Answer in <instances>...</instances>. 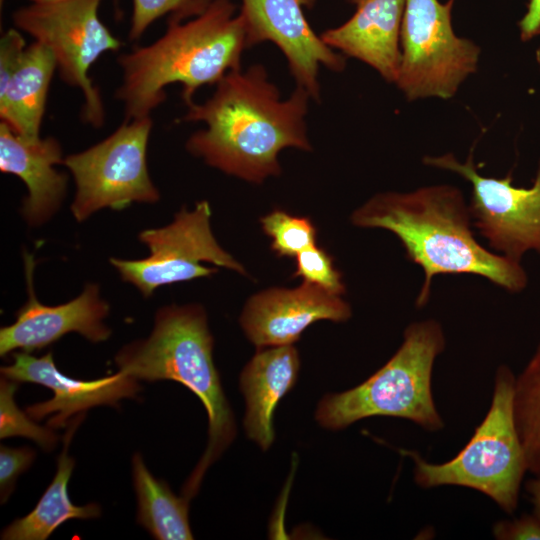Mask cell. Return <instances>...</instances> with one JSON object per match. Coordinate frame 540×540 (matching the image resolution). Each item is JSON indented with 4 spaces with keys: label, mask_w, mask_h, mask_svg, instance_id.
I'll return each instance as SVG.
<instances>
[{
    "label": "cell",
    "mask_w": 540,
    "mask_h": 540,
    "mask_svg": "<svg viewBox=\"0 0 540 540\" xmlns=\"http://www.w3.org/2000/svg\"><path fill=\"white\" fill-rule=\"evenodd\" d=\"M515 377L508 366L497 368L487 414L468 443L449 461L430 463L416 451L399 449L413 461L416 485L422 489L466 487L483 493L507 514L516 510L528 471L513 419Z\"/></svg>",
    "instance_id": "8992f818"
},
{
    "label": "cell",
    "mask_w": 540,
    "mask_h": 540,
    "mask_svg": "<svg viewBox=\"0 0 540 540\" xmlns=\"http://www.w3.org/2000/svg\"><path fill=\"white\" fill-rule=\"evenodd\" d=\"M132 482L136 493L137 522L157 540H191L189 501L175 495L166 481L146 467L142 455L132 457Z\"/></svg>",
    "instance_id": "44dd1931"
},
{
    "label": "cell",
    "mask_w": 540,
    "mask_h": 540,
    "mask_svg": "<svg viewBox=\"0 0 540 540\" xmlns=\"http://www.w3.org/2000/svg\"><path fill=\"white\" fill-rule=\"evenodd\" d=\"M525 490L533 505V514L540 520V477H534L525 483Z\"/></svg>",
    "instance_id": "4dcf8cb0"
},
{
    "label": "cell",
    "mask_w": 540,
    "mask_h": 540,
    "mask_svg": "<svg viewBox=\"0 0 540 540\" xmlns=\"http://www.w3.org/2000/svg\"><path fill=\"white\" fill-rule=\"evenodd\" d=\"M264 233L272 239L271 249L280 257H296L316 245L317 229L307 217L276 209L260 219Z\"/></svg>",
    "instance_id": "cb8c5ba5"
},
{
    "label": "cell",
    "mask_w": 540,
    "mask_h": 540,
    "mask_svg": "<svg viewBox=\"0 0 540 540\" xmlns=\"http://www.w3.org/2000/svg\"><path fill=\"white\" fill-rule=\"evenodd\" d=\"M19 382L1 376L0 379V438L22 436L34 441L44 451L57 445L59 436L53 428L36 424L26 411L15 403L14 395Z\"/></svg>",
    "instance_id": "603a6c76"
},
{
    "label": "cell",
    "mask_w": 540,
    "mask_h": 540,
    "mask_svg": "<svg viewBox=\"0 0 540 540\" xmlns=\"http://www.w3.org/2000/svg\"><path fill=\"white\" fill-rule=\"evenodd\" d=\"M492 533L498 540H540V520L533 513L500 520L494 524Z\"/></svg>",
    "instance_id": "f1b7e54d"
},
{
    "label": "cell",
    "mask_w": 540,
    "mask_h": 540,
    "mask_svg": "<svg viewBox=\"0 0 540 540\" xmlns=\"http://www.w3.org/2000/svg\"><path fill=\"white\" fill-rule=\"evenodd\" d=\"M0 3H1V5H2V3H3V0H0Z\"/></svg>",
    "instance_id": "836d02e7"
},
{
    "label": "cell",
    "mask_w": 540,
    "mask_h": 540,
    "mask_svg": "<svg viewBox=\"0 0 540 540\" xmlns=\"http://www.w3.org/2000/svg\"><path fill=\"white\" fill-rule=\"evenodd\" d=\"M309 93L296 86L286 100L262 65L229 71L203 104L191 102L182 121L204 122L187 150L206 164L252 183L281 173L279 153L312 149L305 117Z\"/></svg>",
    "instance_id": "6da1fadb"
},
{
    "label": "cell",
    "mask_w": 540,
    "mask_h": 540,
    "mask_svg": "<svg viewBox=\"0 0 540 540\" xmlns=\"http://www.w3.org/2000/svg\"><path fill=\"white\" fill-rule=\"evenodd\" d=\"M211 208L207 201L193 210L183 207L174 220L156 229L140 232L139 240L149 249V256L139 260L111 258L121 278L133 284L144 297L165 285L207 277L217 267L246 275V269L215 239L211 226Z\"/></svg>",
    "instance_id": "30bf717a"
},
{
    "label": "cell",
    "mask_w": 540,
    "mask_h": 540,
    "mask_svg": "<svg viewBox=\"0 0 540 540\" xmlns=\"http://www.w3.org/2000/svg\"><path fill=\"white\" fill-rule=\"evenodd\" d=\"M57 68L53 52L40 42L26 47L21 63L0 92V118L15 133L38 139L50 81Z\"/></svg>",
    "instance_id": "d6986e66"
},
{
    "label": "cell",
    "mask_w": 540,
    "mask_h": 540,
    "mask_svg": "<svg viewBox=\"0 0 540 540\" xmlns=\"http://www.w3.org/2000/svg\"><path fill=\"white\" fill-rule=\"evenodd\" d=\"M133 9L129 39H139L146 29L158 18L178 12L190 6L195 0H132Z\"/></svg>",
    "instance_id": "4316f807"
},
{
    "label": "cell",
    "mask_w": 540,
    "mask_h": 540,
    "mask_svg": "<svg viewBox=\"0 0 540 540\" xmlns=\"http://www.w3.org/2000/svg\"><path fill=\"white\" fill-rule=\"evenodd\" d=\"M28 299L16 313V320L0 329V355L20 349L31 353L42 349L69 332H77L93 343L106 341L111 330L103 320L109 313L96 284H88L73 300L57 306L42 304L33 288L35 260L24 254Z\"/></svg>",
    "instance_id": "4fadbf2b"
},
{
    "label": "cell",
    "mask_w": 540,
    "mask_h": 540,
    "mask_svg": "<svg viewBox=\"0 0 540 540\" xmlns=\"http://www.w3.org/2000/svg\"><path fill=\"white\" fill-rule=\"evenodd\" d=\"M213 346L204 308L199 304H173L156 312L148 338L123 346L114 358L118 372L136 380H172L184 385L206 409V449L182 488V495L190 500L198 493L208 468L232 444L237 432L214 365Z\"/></svg>",
    "instance_id": "277c9868"
},
{
    "label": "cell",
    "mask_w": 540,
    "mask_h": 540,
    "mask_svg": "<svg viewBox=\"0 0 540 540\" xmlns=\"http://www.w3.org/2000/svg\"><path fill=\"white\" fill-rule=\"evenodd\" d=\"M397 86L408 100L451 98L477 69L480 48L458 37L450 4L439 0H405Z\"/></svg>",
    "instance_id": "ba28073f"
},
{
    "label": "cell",
    "mask_w": 540,
    "mask_h": 540,
    "mask_svg": "<svg viewBox=\"0 0 540 540\" xmlns=\"http://www.w3.org/2000/svg\"><path fill=\"white\" fill-rule=\"evenodd\" d=\"M12 356L13 363L1 367V376L52 390L51 399L30 405L25 411L34 420L50 416L47 425L53 429L66 427L73 417L92 407H118L122 399L134 398L141 390L138 380L118 371L95 380L73 379L57 369L52 352L35 357L21 351Z\"/></svg>",
    "instance_id": "5bb4252c"
},
{
    "label": "cell",
    "mask_w": 540,
    "mask_h": 540,
    "mask_svg": "<svg viewBox=\"0 0 540 540\" xmlns=\"http://www.w3.org/2000/svg\"><path fill=\"white\" fill-rule=\"evenodd\" d=\"M350 305L339 295L303 282L292 289L272 287L252 295L240 315V325L258 349L293 345L314 322H345Z\"/></svg>",
    "instance_id": "9a60e30c"
},
{
    "label": "cell",
    "mask_w": 540,
    "mask_h": 540,
    "mask_svg": "<svg viewBox=\"0 0 540 540\" xmlns=\"http://www.w3.org/2000/svg\"><path fill=\"white\" fill-rule=\"evenodd\" d=\"M36 457V452L30 447L10 448L0 447V499L1 504L11 496L15 483L29 469Z\"/></svg>",
    "instance_id": "484cf974"
},
{
    "label": "cell",
    "mask_w": 540,
    "mask_h": 540,
    "mask_svg": "<svg viewBox=\"0 0 540 540\" xmlns=\"http://www.w3.org/2000/svg\"><path fill=\"white\" fill-rule=\"evenodd\" d=\"M446 339L441 324L425 319L409 324L394 355L359 385L328 393L319 401L315 419L328 430H341L375 416L409 420L428 432L444 427L434 402L432 373Z\"/></svg>",
    "instance_id": "5b68a950"
},
{
    "label": "cell",
    "mask_w": 540,
    "mask_h": 540,
    "mask_svg": "<svg viewBox=\"0 0 540 540\" xmlns=\"http://www.w3.org/2000/svg\"><path fill=\"white\" fill-rule=\"evenodd\" d=\"M423 162L455 172L472 185L469 209L473 224L492 249L518 262L527 251L540 254V167L533 185L523 188L513 185L511 174L482 176L472 154L464 163L450 153L427 156Z\"/></svg>",
    "instance_id": "8fae6325"
},
{
    "label": "cell",
    "mask_w": 540,
    "mask_h": 540,
    "mask_svg": "<svg viewBox=\"0 0 540 540\" xmlns=\"http://www.w3.org/2000/svg\"><path fill=\"white\" fill-rule=\"evenodd\" d=\"M101 1L32 3L12 14L18 29L53 52L62 80L81 90V116L94 127L103 125L105 113L101 94L88 71L103 53L117 51L122 45L98 17Z\"/></svg>",
    "instance_id": "52a82bcc"
},
{
    "label": "cell",
    "mask_w": 540,
    "mask_h": 540,
    "mask_svg": "<svg viewBox=\"0 0 540 540\" xmlns=\"http://www.w3.org/2000/svg\"><path fill=\"white\" fill-rule=\"evenodd\" d=\"M520 36L523 41L540 34V0H530L527 12L519 22Z\"/></svg>",
    "instance_id": "f546056e"
},
{
    "label": "cell",
    "mask_w": 540,
    "mask_h": 540,
    "mask_svg": "<svg viewBox=\"0 0 540 540\" xmlns=\"http://www.w3.org/2000/svg\"><path fill=\"white\" fill-rule=\"evenodd\" d=\"M513 419L522 444L527 471L540 477V343L515 377Z\"/></svg>",
    "instance_id": "7402d4cb"
},
{
    "label": "cell",
    "mask_w": 540,
    "mask_h": 540,
    "mask_svg": "<svg viewBox=\"0 0 540 540\" xmlns=\"http://www.w3.org/2000/svg\"><path fill=\"white\" fill-rule=\"evenodd\" d=\"M294 277L334 295H343L345 284L332 256L318 245H313L296 256Z\"/></svg>",
    "instance_id": "d4e9b609"
},
{
    "label": "cell",
    "mask_w": 540,
    "mask_h": 540,
    "mask_svg": "<svg viewBox=\"0 0 540 540\" xmlns=\"http://www.w3.org/2000/svg\"><path fill=\"white\" fill-rule=\"evenodd\" d=\"M151 128L150 117L124 120L101 142L64 158L76 186L71 211L78 222L103 208L158 201L146 161Z\"/></svg>",
    "instance_id": "9c48e42d"
},
{
    "label": "cell",
    "mask_w": 540,
    "mask_h": 540,
    "mask_svg": "<svg viewBox=\"0 0 540 540\" xmlns=\"http://www.w3.org/2000/svg\"><path fill=\"white\" fill-rule=\"evenodd\" d=\"M64 158L53 137L28 139L0 123V170L18 176L26 185L22 215L29 225L47 222L59 209L66 193L67 175L55 169Z\"/></svg>",
    "instance_id": "2e32d148"
},
{
    "label": "cell",
    "mask_w": 540,
    "mask_h": 540,
    "mask_svg": "<svg viewBox=\"0 0 540 540\" xmlns=\"http://www.w3.org/2000/svg\"><path fill=\"white\" fill-rule=\"evenodd\" d=\"M247 46L269 41L284 54L297 86L320 98L319 70L345 67L344 58L317 36L303 12L312 0H241Z\"/></svg>",
    "instance_id": "7c38bea8"
},
{
    "label": "cell",
    "mask_w": 540,
    "mask_h": 540,
    "mask_svg": "<svg viewBox=\"0 0 540 540\" xmlns=\"http://www.w3.org/2000/svg\"><path fill=\"white\" fill-rule=\"evenodd\" d=\"M536 59H537L538 63L540 64V48L536 52Z\"/></svg>",
    "instance_id": "d6a6232c"
},
{
    "label": "cell",
    "mask_w": 540,
    "mask_h": 540,
    "mask_svg": "<svg viewBox=\"0 0 540 540\" xmlns=\"http://www.w3.org/2000/svg\"><path fill=\"white\" fill-rule=\"evenodd\" d=\"M300 358L293 345L259 348L243 368L239 386L245 399L246 435L263 451L275 438L273 417L280 400L295 386Z\"/></svg>",
    "instance_id": "ac0fdd59"
},
{
    "label": "cell",
    "mask_w": 540,
    "mask_h": 540,
    "mask_svg": "<svg viewBox=\"0 0 540 540\" xmlns=\"http://www.w3.org/2000/svg\"><path fill=\"white\" fill-rule=\"evenodd\" d=\"M355 13L342 25L323 32V42L335 51L375 69L396 83L400 63V34L405 0H352Z\"/></svg>",
    "instance_id": "e0dca14e"
},
{
    "label": "cell",
    "mask_w": 540,
    "mask_h": 540,
    "mask_svg": "<svg viewBox=\"0 0 540 540\" xmlns=\"http://www.w3.org/2000/svg\"><path fill=\"white\" fill-rule=\"evenodd\" d=\"M235 11L231 0H195L175 12L155 42L122 54V83L115 97L123 102L125 121L150 117L170 84L182 85L187 105L199 87L240 69L248 46L243 18Z\"/></svg>",
    "instance_id": "3957f363"
},
{
    "label": "cell",
    "mask_w": 540,
    "mask_h": 540,
    "mask_svg": "<svg viewBox=\"0 0 540 540\" xmlns=\"http://www.w3.org/2000/svg\"><path fill=\"white\" fill-rule=\"evenodd\" d=\"M350 219L357 227L392 232L407 258L422 268L424 281L417 307L428 302L432 280L438 274L482 276L512 293L527 286L520 262L493 253L476 240L469 205L457 187L433 185L407 193H379L358 207Z\"/></svg>",
    "instance_id": "7a4b0ae2"
},
{
    "label": "cell",
    "mask_w": 540,
    "mask_h": 540,
    "mask_svg": "<svg viewBox=\"0 0 540 540\" xmlns=\"http://www.w3.org/2000/svg\"><path fill=\"white\" fill-rule=\"evenodd\" d=\"M25 49V40L17 29L11 28L2 35L0 40V92L5 89L21 63Z\"/></svg>",
    "instance_id": "83f0119b"
},
{
    "label": "cell",
    "mask_w": 540,
    "mask_h": 540,
    "mask_svg": "<svg viewBox=\"0 0 540 540\" xmlns=\"http://www.w3.org/2000/svg\"><path fill=\"white\" fill-rule=\"evenodd\" d=\"M33 3H47V2H54L59 0H31Z\"/></svg>",
    "instance_id": "1f68e13d"
},
{
    "label": "cell",
    "mask_w": 540,
    "mask_h": 540,
    "mask_svg": "<svg viewBox=\"0 0 540 540\" xmlns=\"http://www.w3.org/2000/svg\"><path fill=\"white\" fill-rule=\"evenodd\" d=\"M84 418L85 412L70 420L63 436V448L57 459V471L52 482L30 513L14 520L2 530V540H46L70 519L90 520L100 517V505L88 503L77 506L68 494V483L75 466L74 459L68 454L69 446Z\"/></svg>",
    "instance_id": "ffe728a7"
}]
</instances>
